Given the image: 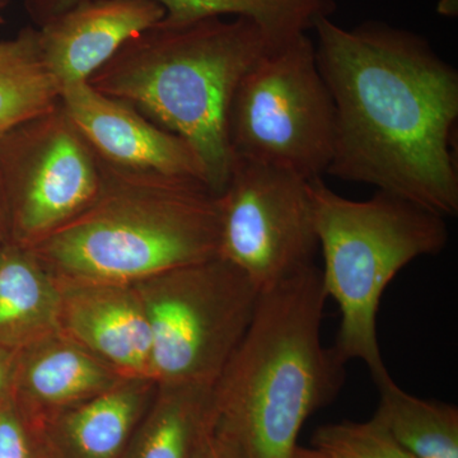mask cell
I'll return each mask as SVG.
<instances>
[{
	"instance_id": "obj_1",
	"label": "cell",
	"mask_w": 458,
	"mask_h": 458,
	"mask_svg": "<svg viewBox=\"0 0 458 458\" xmlns=\"http://www.w3.org/2000/svg\"><path fill=\"white\" fill-rule=\"evenodd\" d=\"M313 30L335 106L327 174L457 216V69L426 38L384 23L348 30L324 16Z\"/></svg>"
},
{
	"instance_id": "obj_2",
	"label": "cell",
	"mask_w": 458,
	"mask_h": 458,
	"mask_svg": "<svg viewBox=\"0 0 458 458\" xmlns=\"http://www.w3.org/2000/svg\"><path fill=\"white\" fill-rule=\"evenodd\" d=\"M327 300L316 265L260 292L210 403L245 458H292L307 419L342 391L346 363L321 339Z\"/></svg>"
},
{
	"instance_id": "obj_3",
	"label": "cell",
	"mask_w": 458,
	"mask_h": 458,
	"mask_svg": "<svg viewBox=\"0 0 458 458\" xmlns=\"http://www.w3.org/2000/svg\"><path fill=\"white\" fill-rule=\"evenodd\" d=\"M288 38L245 16L162 20L125 42L89 83L188 141L219 194L233 164L227 119L234 90L267 50Z\"/></svg>"
},
{
	"instance_id": "obj_4",
	"label": "cell",
	"mask_w": 458,
	"mask_h": 458,
	"mask_svg": "<svg viewBox=\"0 0 458 458\" xmlns=\"http://www.w3.org/2000/svg\"><path fill=\"white\" fill-rule=\"evenodd\" d=\"M102 170L96 200L25 247L57 282L135 284L218 256V194L203 181Z\"/></svg>"
},
{
	"instance_id": "obj_5",
	"label": "cell",
	"mask_w": 458,
	"mask_h": 458,
	"mask_svg": "<svg viewBox=\"0 0 458 458\" xmlns=\"http://www.w3.org/2000/svg\"><path fill=\"white\" fill-rule=\"evenodd\" d=\"M309 191L324 256L322 284L340 312L334 348L345 363L363 361L376 384L390 376L377 339L382 295L410 262L441 254L447 225L442 216L379 190L355 201L313 179Z\"/></svg>"
},
{
	"instance_id": "obj_6",
	"label": "cell",
	"mask_w": 458,
	"mask_h": 458,
	"mask_svg": "<svg viewBox=\"0 0 458 458\" xmlns=\"http://www.w3.org/2000/svg\"><path fill=\"white\" fill-rule=\"evenodd\" d=\"M335 129L333 96L307 32L267 50L238 83L228 111L233 158L309 181L327 174Z\"/></svg>"
},
{
	"instance_id": "obj_7",
	"label": "cell",
	"mask_w": 458,
	"mask_h": 458,
	"mask_svg": "<svg viewBox=\"0 0 458 458\" xmlns=\"http://www.w3.org/2000/svg\"><path fill=\"white\" fill-rule=\"evenodd\" d=\"M132 285L152 334L153 381L214 386L251 324L260 289L219 256Z\"/></svg>"
},
{
	"instance_id": "obj_8",
	"label": "cell",
	"mask_w": 458,
	"mask_h": 458,
	"mask_svg": "<svg viewBox=\"0 0 458 458\" xmlns=\"http://www.w3.org/2000/svg\"><path fill=\"white\" fill-rule=\"evenodd\" d=\"M218 203V256L260 292L315 265L318 241L309 180L233 158Z\"/></svg>"
},
{
	"instance_id": "obj_9",
	"label": "cell",
	"mask_w": 458,
	"mask_h": 458,
	"mask_svg": "<svg viewBox=\"0 0 458 458\" xmlns=\"http://www.w3.org/2000/svg\"><path fill=\"white\" fill-rule=\"evenodd\" d=\"M0 182L16 245L29 247L96 200L104 170L59 102L0 140Z\"/></svg>"
},
{
	"instance_id": "obj_10",
	"label": "cell",
	"mask_w": 458,
	"mask_h": 458,
	"mask_svg": "<svg viewBox=\"0 0 458 458\" xmlns=\"http://www.w3.org/2000/svg\"><path fill=\"white\" fill-rule=\"evenodd\" d=\"M60 105L107 170L143 179L199 180L209 186L197 150L131 105L102 95L89 82L62 89Z\"/></svg>"
},
{
	"instance_id": "obj_11",
	"label": "cell",
	"mask_w": 458,
	"mask_h": 458,
	"mask_svg": "<svg viewBox=\"0 0 458 458\" xmlns=\"http://www.w3.org/2000/svg\"><path fill=\"white\" fill-rule=\"evenodd\" d=\"M165 17L155 0H82L40 26L42 59L60 90L89 82L125 42Z\"/></svg>"
},
{
	"instance_id": "obj_12",
	"label": "cell",
	"mask_w": 458,
	"mask_h": 458,
	"mask_svg": "<svg viewBox=\"0 0 458 458\" xmlns=\"http://www.w3.org/2000/svg\"><path fill=\"white\" fill-rule=\"evenodd\" d=\"M57 283L60 333L120 375L152 379V334L134 285Z\"/></svg>"
},
{
	"instance_id": "obj_13",
	"label": "cell",
	"mask_w": 458,
	"mask_h": 458,
	"mask_svg": "<svg viewBox=\"0 0 458 458\" xmlns=\"http://www.w3.org/2000/svg\"><path fill=\"white\" fill-rule=\"evenodd\" d=\"M156 390L153 379L128 377L32 426L42 458H122Z\"/></svg>"
},
{
	"instance_id": "obj_14",
	"label": "cell",
	"mask_w": 458,
	"mask_h": 458,
	"mask_svg": "<svg viewBox=\"0 0 458 458\" xmlns=\"http://www.w3.org/2000/svg\"><path fill=\"white\" fill-rule=\"evenodd\" d=\"M123 378L113 367L60 331L17 352L13 388L17 408L32 426L104 393Z\"/></svg>"
},
{
	"instance_id": "obj_15",
	"label": "cell",
	"mask_w": 458,
	"mask_h": 458,
	"mask_svg": "<svg viewBox=\"0 0 458 458\" xmlns=\"http://www.w3.org/2000/svg\"><path fill=\"white\" fill-rule=\"evenodd\" d=\"M213 386L157 384L122 458H192L210 423Z\"/></svg>"
},
{
	"instance_id": "obj_16",
	"label": "cell",
	"mask_w": 458,
	"mask_h": 458,
	"mask_svg": "<svg viewBox=\"0 0 458 458\" xmlns=\"http://www.w3.org/2000/svg\"><path fill=\"white\" fill-rule=\"evenodd\" d=\"M60 284L25 247L0 254V339L18 348L59 331Z\"/></svg>"
},
{
	"instance_id": "obj_17",
	"label": "cell",
	"mask_w": 458,
	"mask_h": 458,
	"mask_svg": "<svg viewBox=\"0 0 458 458\" xmlns=\"http://www.w3.org/2000/svg\"><path fill=\"white\" fill-rule=\"evenodd\" d=\"M82 0H26V8L38 26ZM165 8L167 22H189L205 17L254 18L282 38L307 32L316 21L330 16L333 0H155Z\"/></svg>"
},
{
	"instance_id": "obj_18",
	"label": "cell",
	"mask_w": 458,
	"mask_h": 458,
	"mask_svg": "<svg viewBox=\"0 0 458 458\" xmlns=\"http://www.w3.org/2000/svg\"><path fill=\"white\" fill-rule=\"evenodd\" d=\"M376 418L388 433L418 458H458V409L420 399L403 391L393 377L376 382Z\"/></svg>"
},
{
	"instance_id": "obj_19",
	"label": "cell",
	"mask_w": 458,
	"mask_h": 458,
	"mask_svg": "<svg viewBox=\"0 0 458 458\" xmlns=\"http://www.w3.org/2000/svg\"><path fill=\"white\" fill-rule=\"evenodd\" d=\"M60 87L42 59L38 30L0 40V140L57 106Z\"/></svg>"
},
{
	"instance_id": "obj_20",
	"label": "cell",
	"mask_w": 458,
	"mask_h": 458,
	"mask_svg": "<svg viewBox=\"0 0 458 458\" xmlns=\"http://www.w3.org/2000/svg\"><path fill=\"white\" fill-rule=\"evenodd\" d=\"M312 447L328 458H418L386 430L376 418L340 421L318 428Z\"/></svg>"
},
{
	"instance_id": "obj_21",
	"label": "cell",
	"mask_w": 458,
	"mask_h": 458,
	"mask_svg": "<svg viewBox=\"0 0 458 458\" xmlns=\"http://www.w3.org/2000/svg\"><path fill=\"white\" fill-rule=\"evenodd\" d=\"M16 403L0 405V458H42L35 429Z\"/></svg>"
},
{
	"instance_id": "obj_22",
	"label": "cell",
	"mask_w": 458,
	"mask_h": 458,
	"mask_svg": "<svg viewBox=\"0 0 458 458\" xmlns=\"http://www.w3.org/2000/svg\"><path fill=\"white\" fill-rule=\"evenodd\" d=\"M192 458H245L237 443L219 429L210 418Z\"/></svg>"
},
{
	"instance_id": "obj_23",
	"label": "cell",
	"mask_w": 458,
	"mask_h": 458,
	"mask_svg": "<svg viewBox=\"0 0 458 458\" xmlns=\"http://www.w3.org/2000/svg\"><path fill=\"white\" fill-rule=\"evenodd\" d=\"M17 354H8L0 351V401L4 399L9 387L13 386L14 369Z\"/></svg>"
},
{
	"instance_id": "obj_24",
	"label": "cell",
	"mask_w": 458,
	"mask_h": 458,
	"mask_svg": "<svg viewBox=\"0 0 458 458\" xmlns=\"http://www.w3.org/2000/svg\"><path fill=\"white\" fill-rule=\"evenodd\" d=\"M292 458H328L324 452L318 450V448H306L297 445L293 452Z\"/></svg>"
},
{
	"instance_id": "obj_25",
	"label": "cell",
	"mask_w": 458,
	"mask_h": 458,
	"mask_svg": "<svg viewBox=\"0 0 458 458\" xmlns=\"http://www.w3.org/2000/svg\"><path fill=\"white\" fill-rule=\"evenodd\" d=\"M4 204H5L4 194H3L2 182H0V216H2L3 205H4Z\"/></svg>"
},
{
	"instance_id": "obj_26",
	"label": "cell",
	"mask_w": 458,
	"mask_h": 458,
	"mask_svg": "<svg viewBox=\"0 0 458 458\" xmlns=\"http://www.w3.org/2000/svg\"><path fill=\"white\" fill-rule=\"evenodd\" d=\"M3 5V0H0V7Z\"/></svg>"
}]
</instances>
